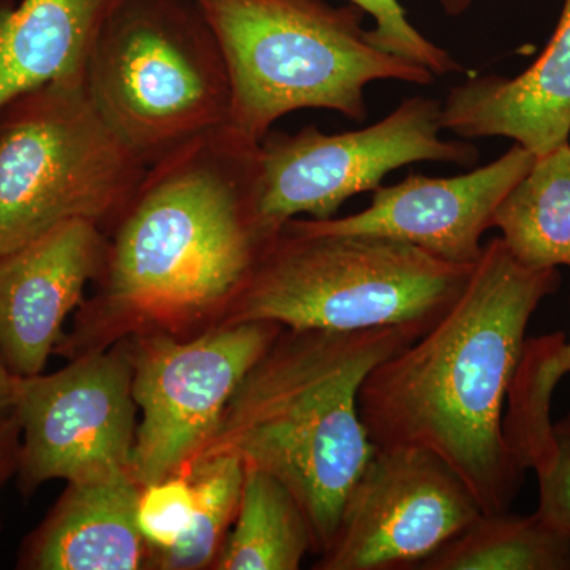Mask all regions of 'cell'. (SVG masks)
Segmentation results:
<instances>
[{
	"label": "cell",
	"mask_w": 570,
	"mask_h": 570,
	"mask_svg": "<svg viewBox=\"0 0 570 570\" xmlns=\"http://www.w3.org/2000/svg\"><path fill=\"white\" fill-rule=\"evenodd\" d=\"M14 392H17V376L11 373L0 355V419L13 414Z\"/></svg>",
	"instance_id": "cell-25"
},
{
	"label": "cell",
	"mask_w": 570,
	"mask_h": 570,
	"mask_svg": "<svg viewBox=\"0 0 570 570\" xmlns=\"http://www.w3.org/2000/svg\"><path fill=\"white\" fill-rule=\"evenodd\" d=\"M494 227L521 265L532 269L570 268V145L535 163L505 195Z\"/></svg>",
	"instance_id": "cell-17"
},
{
	"label": "cell",
	"mask_w": 570,
	"mask_h": 570,
	"mask_svg": "<svg viewBox=\"0 0 570 570\" xmlns=\"http://www.w3.org/2000/svg\"><path fill=\"white\" fill-rule=\"evenodd\" d=\"M535 157L515 142L494 163L469 174L453 178L412 174L393 186L377 187L371 205L352 216L295 217L288 223L314 234L387 236L452 264L475 265L499 205L531 170Z\"/></svg>",
	"instance_id": "cell-12"
},
{
	"label": "cell",
	"mask_w": 570,
	"mask_h": 570,
	"mask_svg": "<svg viewBox=\"0 0 570 570\" xmlns=\"http://www.w3.org/2000/svg\"><path fill=\"white\" fill-rule=\"evenodd\" d=\"M313 553L305 512L279 480L245 466L242 501L216 570H296Z\"/></svg>",
	"instance_id": "cell-18"
},
{
	"label": "cell",
	"mask_w": 570,
	"mask_h": 570,
	"mask_svg": "<svg viewBox=\"0 0 570 570\" xmlns=\"http://www.w3.org/2000/svg\"><path fill=\"white\" fill-rule=\"evenodd\" d=\"M107 250L99 225L70 220L0 254V355L14 376L43 373Z\"/></svg>",
	"instance_id": "cell-13"
},
{
	"label": "cell",
	"mask_w": 570,
	"mask_h": 570,
	"mask_svg": "<svg viewBox=\"0 0 570 570\" xmlns=\"http://www.w3.org/2000/svg\"><path fill=\"white\" fill-rule=\"evenodd\" d=\"M472 269L387 236L314 234L285 223L217 325L272 322L330 332L407 325L428 332Z\"/></svg>",
	"instance_id": "cell-5"
},
{
	"label": "cell",
	"mask_w": 570,
	"mask_h": 570,
	"mask_svg": "<svg viewBox=\"0 0 570 570\" xmlns=\"http://www.w3.org/2000/svg\"><path fill=\"white\" fill-rule=\"evenodd\" d=\"M141 487L130 468L67 489L26 539L18 568L28 570H137L148 546L137 524Z\"/></svg>",
	"instance_id": "cell-15"
},
{
	"label": "cell",
	"mask_w": 570,
	"mask_h": 570,
	"mask_svg": "<svg viewBox=\"0 0 570 570\" xmlns=\"http://www.w3.org/2000/svg\"><path fill=\"white\" fill-rule=\"evenodd\" d=\"M21 428L13 414L0 419V487L13 475L20 459Z\"/></svg>",
	"instance_id": "cell-24"
},
{
	"label": "cell",
	"mask_w": 570,
	"mask_h": 570,
	"mask_svg": "<svg viewBox=\"0 0 570 570\" xmlns=\"http://www.w3.org/2000/svg\"><path fill=\"white\" fill-rule=\"evenodd\" d=\"M442 105L417 96L362 130L328 135L307 126L296 134L269 132L258 142V213L275 230L299 214L332 219L344 202L374 193L404 165L478 163L474 145L442 140Z\"/></svg>",
	"instance_id": "cell-8"
},
{
	"label": "cell",
	"mask_w": 570,
	"mask_h": 570,
	"mask_svg": "<svg viewBox=\"0 0 570 570\" xmlns=\"http://www.w3.org/2000/svg\"><path fill=\"white\" fill-rule=\"evenodd\" d=\"M534 469L539 478L535 517L570 539V415L553 426L549 453Z\"/></svg>",
	"instance_id": "cell-23"
},
{
	"label": "cell",
	"mask_w": 570,
	"mask_h": 570,
	"mask_svg": "<svg viewBox=\"0 0 570 570\" xmlns=\"http://www.w3.org/2000/svg\"><path fill=\"white\" fill-rule=\"evenodd\" d=\"M419 570H570V539L535 513H480Z\"/></svg>",
	"instance_id": "cell-19"
},
{
	"label": "cell",
	"mask_w": 570,
	"mask_h": 570,
	"mask_svg": "<svg viewBox=\"0 0 570 570\" xmlns=\"http://www.w3.org/2000/svg\"><path fill=\"white\" fill-rule=\"evenodd\" d=\"M283 328L245 322L195 336L154 332L127 337L134 400L141 412L130 459L138 485L184 471L216 430L239 382Z\"/></svg>",
	"instance_id": "cell-9"
},
{
	"label": "cell",
	"mask_w": 570,
	"mask_h": 570,
	"mask_svg": "<svg viewBox=\"0 0 570 570\" xmlns=\"http://www.w3.org/2000/svg\"><path fill=\"white\" fill-rule=\"evenodd\" d=\"M480 513L463 480L433 453L376 448L314 569L419 570Z\"/></svg>",
	"instance_id": "cell-11"
},
{
	"label": "cell",
	"mask_w": 570,
	"mask_h": 570,
	"mask_svg": "<svg viewBox=\"0 0 570 570\" xmlns=\"http://www.w3.org/2000/svg\"><path fill=\"white\" fill-rule=\"evenodd\" d=\"M230 77L228 126L255 142L287 112L324 108L352 121L367 115L379 80L433 85L425 67L390 55L363 28L360 7L325 0H198Z\"/></svg>",
	"instance_id": "cell-4"
},
{
	"label": "cell",
	"mask_w": 570,
	"mask_h": 570,
	"mask_svg": "<svg viewBox=\"0 0 570 570\" xmlns=\"http://www.w3.org/2000/svg\"><path fill=\"white\" fill-rule=\"evenodd\" d=\"M194 509L193 482L184 472L141 487L137 524L149 553L171 549L189 530Z\"/></svg>",
	"instance_id": "cell-21"
},
{
	"label": "cell",
	"mask_w": 570,
	"mask_h": 570,
	"mask_svg": "<svg viewBox=\"0 0 570 570\" xmlns=\"http://www.w3.org/2000/svg\"><path fill=\"white\" fill-rule=\"evenodd\" d=\"M423 333L407 325L281 330L187 466L230 455L279 480L305 512L313 553L321 557L348 491L376 449L360 417V389L379 363Z\"/></svg>",
	"instance_id": "cell-3"
},
{
	"label": "cell",
	"mask_w": 570,
	"mask_h": 570,
	"mask_svg": "<svg viewBox=\"0 0 570 570\" xmlns=\"http://www.w3.org/2000/svg\"><path fill=\"white\" fill-rule=\"evenodd\" d=\"M148 168L105 122L82 78L14 97L0 111V254L70 220L108 234Z\"/></svg>",
	"instance_id": "cell-7"
},
{
	"label": "cell",
	"mask_w": 570,
	"mask_h": 570,
	"mask_svg": "<svg viewBox=\"0 0 570 570\" xmlns=\"http://www.w3.org/2000/svg\"><path fill=\"white\" fill-rule=\"evenodd\" d=\"M279 230L258 213V142L230 126L190 141L148 168L112 225L96 295L62 348L73 358L216 326Z\"/></svg>",
	"instance_id": "cell-1"
},
{
	"label": "cell",
	"mask_w": 570,
	"mask_h": 570,
	"mask_svg": "<svg viewBox=\"0 0 570 570\" xmlns=\"http://www.w3.org/2000/svg\"><path fill=\"white\" fill-rule=\"evenodd\" d=\"M374 18L370 29L374 43L390 55L425 67L436 77L464 71L461 63L444 48L422 36L407 20L406 11L397 0H347Z\"/></svg>",
	"instance_id": "cell-22"
},
{
	"label": "cell",
	"mask_w": 570,
	"mask_h": 570,
	"mask_svg": "<svg viewBox=\"0 0 570 570\" xmlns=\"http://www.w3.org/2000/svg\"><path fill=\"white\" fill-rule=\"evenodd\" d=\"M195 493L189 530L171 549L154 551L148 568L200 570L213 568L242 501L245 464L230 455L208 456L184 469Z\"/></svg>",
	"instance_id": "cell-20"
},
{
	"label": "cell",
	"mask_w": 570,
	"mask_h": 570,
	"mask_svg": "<svg viewBox=\"0 0 570 570\" xmlns=\"http://www.w3.org/2000/svg\"><path fill=\"white\" fill-rule=\"evenodd\" d=\"M124 0H0V111L48 82L85 80L105 22Z\"/></svg>",
	"instance_id": "cell-16"
},
{
	"label": "cell",
	"mask_w": 570,
	"mask_h": 570,
	"mask_svg": "<svg viewBox=\"0 0 570 570\" xmlns=\"http://www.w3.org/2000/svg\"><path fill=\"white\" fill-rule=\"evenodd\" d=\"M558 287L557 268L521 265L501 236L483 245L444 316L363 382L360 417L374 448L433 453L463 480L482 513L508 512L524 468L505 438L502 412L531 317Z\"/></svg>",
	"instance_id": "cell-2"
},
{
	"label": "cell",
	"mask_w": 570,
	"mask_h": 570,
	"mask_svg": "<svg viewBox=\"0 0 570 570\" xmlns=\"http://www.w3.org/2000/svg\"><path fill=\"white\" fill-rule=\"evenodd\" d=\"M442 127L461 138L505 137L534 156L569 142L570 0L538 61L519 77L469 78L442 104Z\"/></svg>",
	"instance_id": "cell-14"
},
{
	"label": "cell",
	"mask_w": 570,
	"mask_h": 570,
	"mask_svg": "<svg viewBox=\"0 0 570 570\" xmlns=\"http://www.w3.org/2000/svg\"><path fill=\"white\" fill-rule=\"evenodd\" d=\"M560 358L561 365L564 367L566 374L570 373V343L566 344L564 340H561L560 344Z\"/></svg>",
	"instance_id": "cell-27"
},
{
	"label": "cell",
	"mask_w": 570,
	"mask_h": 570,
	"mask_svg": "<svg viewBox=\"0 0 570 570\" xmlns=\"http://www.w3.org/2000/svg\"><path fill=\"white\" fill-rule=\"evenodd\" d=\"M132 376L127 340L73 356L56 373L17 376L22 493L130 468L138 425Z\"/></svg>",
	"instance_id": "cell-10"
},
{
	"label": "cell",
	"mask_w": 570,
	"mask_h": 570,
	"mask_svg": "<svg viewBox=\"0 0 570 570\" xmlns=\"http://www.w3.org/2000/svg\"><path fill=\"white\" fill-rule=\"evenodd\" d=\"M85 86L146 167L230 119L227 63L198 0H124L94 41Z\"/></svg>",
	"instance_id": "cell-6"
},
{
	"label": "cell",
	"mask_w": 570,
	"mask_h": 570,
	"mask_svg": "<svg viewBox=\"0 0 570 570\" xmlns=\"http://www.w3.org/2000/svg\"><path fill=\"white\" fill-rule=\"evenodd\" d=\"M472 0H441L442 9L449 17H460L471 7Z\"/></svg>",
	"instance_id": "cell-26"
}]
</instances>
